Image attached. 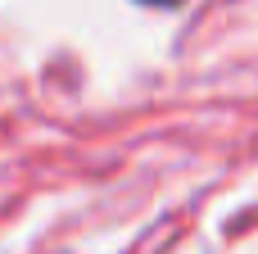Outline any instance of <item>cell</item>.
<instances>
[{
	"label": "cell",
	"mask_w": 258,
	"mask_h": 254,
	"mask_svg": "<svg viewBox=\"0 0 258 254\" xmlns=\"http://www.w3.org/2000/svg\"><path fill=\"white\" fill-rule=\"evenodd\" d=\"M145 5H181V0H145Z\"/></svg>",
	"instance_id": "obj_1"
}]
</instances>
